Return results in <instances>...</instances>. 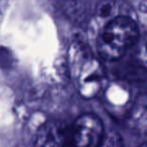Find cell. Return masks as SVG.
<instances>
[{
    "label": "cell",
    "mask_w": 147,
    "mask_h": 147,
    "mask_svg": "<svg viewBox=\"0 0 147 147\" xmlns=\"http://www.w3.org/2000/svg\"><path fill=\"white\" fill-rule=\"evenodd\" d=\"M139 31L136 23L126 16L111 19L99 35L97 49L103 59L116 61L136 43Z\"/></svg>",
    "instance_id": "6da1fadb"
},
{
    "label": "cell",
    "mask_w": 147,
    "mask_h": 147,
    "mask_svg": "<svg viewBox=\"0 0 147 147\" xmlns=\"http://www.w3.org/2000/svg\"><path fill=\"white\" fill-rule=\"evenodd\" d=\"M104 136V127L101 120L93 114L80 116L71 131V143L76 146L94 147L101 145Z\"/></svg>",
    "instance_id": "7a4b0ae2"
},
{
    "label": "cell",
    "mask_w": 147,
    "mask_h": 147,
    "mask_svg": "<svg viewBox=\"0 0 147 147\" xmlns=\"http://www.w3.org/2000/svg\"><path fill=\"white\" fill-rule=\"evenodd\" d=\"M71 138L65 122L51 120L45 123L39 128L35 137V145L37 146H65L67 144V139Z\"/></svg>",
    "instance_id": "3957f363"
},
{
    "label": "cell",
    "mask_w": 147,
    "mask_h": 147,
    "mask_svg": "<svg viewBox=\"0 0 147 147\" xmlns=\"http://www.w3.org/2000/svg\"><path fill=\"white\" fill-rule=\"evenodd\" d=\"M136 57L142 65L147 67V33L137 39Z\"/></svg>",
    "instance_id": "277c9868"
},
{
    "label": "cell",
    "mask_w": 147,
    "mask_h": 147,
    "mask_svg": "<svg viewBox=\"0 0 147 147\" xmlns=\"http://www.w3.org/2000/svg\"><path fill=\"white\" fill-rule=\"evenodd\" d=\"M114 10V2L112 0H104L98 4L97 13L101 17H109Z\"/></svg>",
    "instance_id": "5b68a950"
},
{
    "label": "cell",
    "mask_w": 147,
    "mask_h": 147,
    "mask_svg": "<svg viewBox=\"0 0 147 147\" xmlns=\"http://www.w3.org/2000/svg\"><path fill=\"white\" fill-rule=\"evenodd\" d=\"M131 3L138 11L147 12V0H131Z\"/></svg>",
    "instance_id": "8992f818"
},
{
    "label": "cell",
    "mask_w": 147,
    "mask_h": 147,
    "mask_svg": "<svg viewBox=\"0 0 147 147\" xmlns=\"http://www.w3.org/2000/svg\"><path fill=\"white\" fill-rule=\"evenodd\" d=\"M1 18H2V15H1V12H0V22H1Z\"/></svg>",
    "instance_id": "52a82bcc"
}]
</instances>
